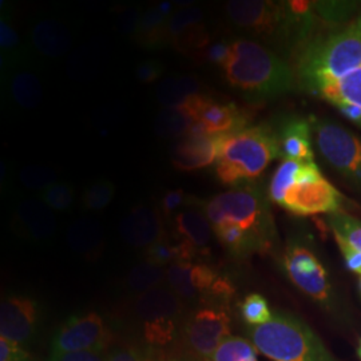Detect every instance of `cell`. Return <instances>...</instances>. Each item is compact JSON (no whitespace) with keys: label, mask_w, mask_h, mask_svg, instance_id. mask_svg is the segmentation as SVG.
<instances>
[{"label":"cell","mask_w":361,"mask_h":361,"mask_svg":"<svg viewBox=\"0 0 361 361\" xmlns=\"http://www.w3.org/2000/svg\"><path fill=\"white\" fill-rule=\"evenodd\" d=\"M222 68L228 83L250 101L277 98L295 87L289 65L255 40H233Z\"/></svg>","instance_id":"cell-1"},{"label":"cell","mask_w":361,"mask_h":361,"mask_svg":"<svg viewBox=\"0 0 361 361\" xmlns=\"http://www.w3.org/2000/svg\"><path fill=\"white\" fill-rule=\"evenodd\" d=\"M360 68L361 31L355 23L308 43L300 55L297 75L305 90L320 95Z\"/></svg>","instance_id":"cell-2"},{"label":"cell","mask_w":361,"mask_h":361,"mask_svg":"<svg viewBox=\"0 0 361 361\" xmlns=\"http://www.w3.org/2000/svg\"><path fill=\"white\" fill-rule=\"evenodd\" d=\"M279 155V137L267 125L225 134L216 162L217 178L224 185L237 188L256 180Z\"/></svg>","instance_id":"cell-3"},{"label":"cell","mask_w":361,"mask_h":361,"mask_svg":"<svg viewBox=\"0 0 361 361\" xmlns=\"http://www.w3.org/2000/svg\"><path fill=\"white\" fill-rule=\"evenodd\" d=\"M247 334L271 361H336L310 326L289 313L276 312L271 322L252 326Z\"/></svg>","instance_id":"cell-4"},{"label":"cell","mask_w":361,"mask_h":361,"mask_svg":"<svg viewBox=\"0 0 361 361\" xmlns=\"http://www.w3.org/2000/svg\"><path fill=\"white\" fill-rule=\"evenodd\" d=\"M225 10L235 26L265 38L295 37L305 40L310 34L307 20L293 13L288 1L232 0L226 3Z\"/></svg>","instance_id":"cell-5"},{"label":"cell","mask_w":361,"mask_h":361,"mask_svg":"<svg viewBox=\"0 0 361 361\" xmlns=\"http://www.w3.org/2000/svg\"><path fill=\"white\" fill-rule=\"evenodd\" d=\"M133 308L142 323L145 340L154 347H166L176 338L185 301L169 286H159L135 297Z\"/></svg>","instance_id":"cell-6"},{"label":"cell","mask_w":361,"mask_h":361,"mask_svg":"<svg viewBox=\"0 0 361 361\" xmlns=\"http://www.w3.org/2000/svg\"><path fill=\"white\" fill-rule=\"evenodd\" d=\"M225 222L241 226L256 243L258 250L271 245L273 224L271 213L262 193L256 188H233L214 197ZM224 222V224H225Z\"/></svg>","instance_id":"cell-7"},{"label":"cell","mask_w":361,"mask_h":361,"mask_svg":"<svg viewBox=\"0 0 361 361\" xmlns=\"http://www.w3.org/2000/svg\"><path fill=\"white\" fill-rule=\"evenodd\" d=\"M168 286L183 301L221 305L233 296V285L205 262L178 261L166 268Z\"/></svg>","instance_id":"cell-8"},{"label":"cell","mask_w":361,"mask_h":361,"mask_svg":"<svg viewBox=\"0 0 361 361\" xmlns=\"http://www.w3.org/2000/svg\"><path fill=\"white\" fill-rule=\"evenodd\" d=\"M341 204V194L325 180L314 161H304L296 182L285 193L281 207L295 216H313L338 213Z\"/></svg>","instance_id":"cell-9"},{"label":"cell","mask_w":361,"mask_h":361,"mask_svg":"<svg viewBox=\"0 0 361 361\" xmlns=\"http://www.w3.org/2000/svg\"><path fill=\"white\" fill-rule=\"evenodd\" d=\"M316 146L324 159L361 192V138L335 122L312 123Z\"/></svg>","instance_id":"cell-10"},{"label":"cell","mask_w":361,"mask_h":361,"mask_svg":"<svg viewBox=\"0 0 361 361\" xmlns=\"http://www.w3.org/2000/svg\"><path fill=\"white\" fill-rule=\"evenodd\" d=\"M231 314L225 305L204 304L182 324L183 345L195 359L210 361L219 345L231 337Z\"/></svg>","instance_id":"cell-11"},{"label":"cell","mask_w":361,"mask_h":361,"mask_svg":"<svg viewBox=\"0 0 361 361\" xmlns=\"http://www.w3.org/2000/svg\"><path fill=\"white\" fill-rule=\"evenodd\" d=\"M113 336L104 317L87 312L68 317L52 337L51 353L104 352Z\"/></svg>","instance_id":"cell-12"},{"label":"cell","mask_w":361,"mask_h":361,"mask_svg":"<svg viewBox=\"0 0 361 361\" xmlns=\"http://www.w3.org/2000/svg\"><path fill=\"white\" fill-rule=\"evenodd\" d=\"M284 265L288 277L305 295L319 302L329 300L331 285L328 274L310 247L290 244L285 252Z\"/></svg>","instance_id":"cell-13"},{"label":"cell","mask_w":361,"mask_h":361,"mask_svg":"<svg viewBox=\"0 0 361 361\" xmlns=\"http://www.w3.org/2000/svg\"><path fill=\"white\" fill-rule=\"evenodd\" d=\"M209 134H231L247 128V118L233 102H219L207 94H198L180 106Z\"/></svg>","instance_id":"cell-14"},{"label":"cell","mask_w":361,"mask_h":361,"mask_svg":"<svg viewBox=\"0 0 361 361\" xmlns=\"http://www.w3.org/2000/svg\"><path fill=\"white\" fill-rule=\"evenodd\" d=\"M38 319V302L34 298L7 296L0 305V337L23 345L35 334Z\"/></svg>","instance_id":"cell-15"},{"label":"cell","mask_w":361,"mask_h":361,"mask_svg":"<svg viewBox=\"0 0 361 361\" xmlns=\"http://www.w3.org/2000/svg\"><path fill=\"white\" fill-rule=\"evenodd\" d=\"M119 233L128 245L147 249L166 237L164 214L146 204H137L122 219Z\"/></svg>","instance_id":"cell-16"},{"label":"cell","mask_w":361,"mask_h":361,"mask_svg":"<svg viewBox=\"0 0 361 361\" xmlns=\"http://www.w3.org/2000/svg\"><path fill=\"white\" fill-rule=\"evenodd\" d=\"M224 135L225 134H205L180 138L170 152L173 166L180 171H195L217 162Z\"/></svg>","instance_id":"cell-17"},{"label":"cell","mask_w":361,"mask_h":361,"mask_svg":"<svg viewBox=\"0 0 361 361\" xmlns=\"http://www.w3.org/2000/svg\"><path fill=\"white\" fill-rule=\"evenodd\" d=\"M173 226L178 241L192 246L200 255L207 252L213 226L202 207H185L180 209L173 219Z\"/></svg>","instance_id":"cell-18"},{"label":"cell","mask_w":361,"mask_h":361,"mask_svg":"<svg viewBox=\"0 0 361 361\" xmlns=\"http://www.w3.org/2000/svg\"><path fill=\"white\" fill-rule=\"evenodd\" d=\"M15 219L27 235L35 240L51 237L56 229V219L51 209L40 198H26L15 210Z\"/></svg>","instance_id":"cell-19"},{"label":"cell","mask_w":361,"mask_h":361,"mask_svg":"<svg viewBox=\"0 0 361 361\" xmlns=\"http://www.w3.org/2000/svg\"><path fill=\"white\" fill-rule=\"evenodd\" d=\"M320 97L335 104L349 121L361 126V68L326 87Z\"/></svg>","instance_id":"cell-20"},{"label":"cell","mask_w":361,"mask_h":361,"mask_svg":"<svg viewBox=\"0 0 361 361\" xmlns=\"http://www.w3.org/2000/svg\"><path fill=\"white\" fill-rule=\"evenodd\" d=\"M280 155L285 159L313 161L314 154L310 141V125L301 118L289 119L277 134Z\"/></svg>","instance_id":"cell-21"},{"label":"cell","mask_w":361,"mask_h":361,"mask_svg":"<svg viewBox=\"0 0 361 361\" xmlns=\"http://www.w3.org/2000/svg\"><path fill=\"white\" fill-rule=\"evenodd\" d=\"M31 42L42 55L56 59L63 56L71 47L68 28L55 19H44L31 31Z\"/></svg>","instance_id":"cell-22"},{"label":"cell","mask_w":361,"mask_h":361,"mask_svg":"<svg viewBox=\"0 0 361 361\" xmlns=\"http://www.w3.org/2000/svg\"><path fill=\"white\" fill-rule=\"evenodd\" d=\"M67 241L78 255L92 259L104 249V229L94 219H79L68 228Z\"/></svg>","instance_id":"cell-23"},{"label":"cell","mask_w":361,"mask_h":361,"mask_svg":"<svg viewBox=\"0 0 361 361\" xmlns=\"http://www.w3.org/2000/svg\"><path fill=\"white\" fill-rule=\"evenodd\" d=\"M201 83L190 75H176L164 79L155 89V98L164 107H180L194 95L201 94Z\"/></svg>","instance_id":"cell-24"},{"label":"cell","mask_w":361,"mask_h":361,"mask_svg":"<svg viewBox=\"0 0 361 361\" xmlns=\"http://www.w3.org/2000/svg\"><path fill=\"white\" fill-rule=\"evenodd\" d=\"M170 16L159 10L158 6L149 7L142 15L141 25L135 35V42L145 49H162L170 43L168 25Z\"/></svg>","instance_id":"cell-25"},{"label":"cell","mask_w":361,"mask_h":361,"mask_svg":"<svg viewBox=\"0 0 361 361\" xmlns=\"http://www.w3.org/2000/svg\"><path fill=\"white\" fill-rule=\"evenodd\" d=\"M13 102L23 110H35L43 101V89L39 78L28 70L15 71L8 83Z\"/></svg>","instance_id":"cell-26"},{"label":"cell","mask_w":361,"mask_h":361,"mask_svg":"<svg viewBox=\"0 0 361 361\" xmlns=\"http://www.w3.org/2000/svg\"><path fill=\"white\" fill-rule=\"evenodd\" d=\"M193 119L180 107H164L155 116V134L161 138H183L186 137Z\"/></svg>","instance_id":"cell-27"},{"label":"cell","mask_w":361,"mask_h":361,"mask_svg":"<svg viewBox=\"0 0 361 361\" xmlns=\"http://www.w3.org/2000/svg\"><path fill=\"white\" fill-rule=\"evenodd\" d=\"M165 281L166 268L143 261L129 271L126 277V286L131 292L142 295L149 290H153L155 288L162 286V283Z\"/></svg>","instance_id":"cell-28"},{"label":"cell","mask_w":361,"mask_h":361,"mask_svg":"<svg viewBox=\"0 0 361 361\" xmlns=\"http://www.w3.org/2000/svg\"><path fill=\"white\" fill-rule=\"evenodd\" d=\"M221 245L235 255H245L258 250L255 240L247 233L233 222H225L217 228H213Z\"/></svg>","instance_id":"cell-29"},{"label":"cell","mask_w":361,"mask_h":361,"mask_svg":"<svg viewBox=\"0 0 361 361\" xmlns=\"http://www.w3.org/2000/svg\"><path fill=\"white\" fill-rule=\"evenodd\" d=\"M302 162L304 161L284 159L276 169L269 186V198L273 202L281 205L286 190L296 182Z\"/></svg>","instance_id":"cell-30"},{"label":"cell","mask_w":361,"mask_h":361,"mask_svg":"<svg viewBox=\"0 0 361 361\" xmlns=\"http://www.w3.org/2000/svg\"><path fill=\"white\" fill-rule=\"evenodd\" d=\"M210 361H258L256 347L241 337H228Z\"/></svg>","instance_id":"cell-31"},{"label":"cell","mask_w":361,"mask_h":361,"mask_svg":"<svg viewBox=\"0 0 361 361\" xmlns=\"http://www.w3.org/2000/svg\"><path fill=\"white\" fill-rule=\"evenodd\" d=\"M116 195V185L110 180H95L82 194V207L91 212L104 210L111 204Z\"/></svg>","instance_id":"cell-32"},{"label":"cell","mask_w":361,"mask_h":361,"mask_svg":"<svg viewBox=\"0 0 361 361\" xmlns=\"http://www.w3.org/2000/svg\"><path fill=\"white\" fill-rule=\"evenodd\" d=\"M328 225L335 235L341 237L348 244L361 252V221L343 212L329 214Z\"/></svg>","instance_id":"cell-33"},{"label":"cell","mask_w":361,"mask_h":361,"mask_svg":"<svg viewBox=\"0 0 361 361\" xmlns=\"http://www.w3.org/2000/svg\"><path fill=\"white\" fill-rule=\"evenodd\" d=\"M19 180L26 189L43 192L58 182V174L49 166L30 165L19 171Z\"/></svg>","instance_id":"cell-34"},{"label":"cell","mask_w":361,"mask_h":361,"mask_svg":"<svg viewBox=\"0 0 361 361\" xmlns=\"http://www.w3.org/2000/svg\"><path fill=\"white\" fill-rule=\"evenodd\" d=\"M40 200L51 210L65 212L74 204L75 189L67 182H56L42 192Z\"/></svg>","instance_id":"cell-35"},{"label":"cell","mask_w":361,"mask_h":361,"mask_svg":"<svg viewBox=\"0 0 361 361\" xmlns=\"http://www.w3.org/2000/svg\"><path fill=\"white\" fill-rule=\"evenodd\" d=\"M241 314L246 323L258 326L271 322L273 313L269 310L267 300L257 293L247 295L241 304Z\"/></svg>","instance_id":"cell-36"},{"label":"cell","mask_w":361,"mask_h":361,"mask_svg":"<svg viewBox=\"0 0 361 361\" xmlns=\"http://www.w3.org/2000/svg\"><path fill=\"white\" fill-rule=\"evenodd\" d=\"M231 43L232 42H228V40H219V42L210 43L195 61L224 67L231 51Z\"/></svg>","instance_id":"cell-37"},{"label":"cell","mask_w":361,"mask_h":361,"mask_svg":"<svg viewBox=\"0 0 361 361\" xmlns=\"http://www.w3.org/2000/svg\"><path fill=\"white\" fill-rule=\"evenodd\" d=\"M165 74V66L155 59H145L135 68V77L142 85H153Z\"/></svg>","instance_id":"cell-38"},{"label":"cell","mask_w":361,"mask_h":361,"mask_svg":"<svg viewBox=\"0 0 361 361\" xmlns=\"http://www.w3.org/2000/svg\"><path fill=\"white\" fill-rule=\"evenodd\" d=\"M193 198H189L185 190L182 189H174V190H169L164 195L162 201H161V210L162 214L165 217H170L174 212L180 210V207H188L193 202Z\"/></svg>","instance_id":"cell-39"},{"label":"cell","mask_w":361,"mask_h":361,"mask_svg":"<svg viewBox=\"0 0 361 361\" xmlns=\"http://www.w3.org/2000/svg\"><path fill=\"white\" fill-rule=\"evenodd\" d=\"M20 40L16 34V30L10 23L8 18L3 13L0 20V47L3 51L13 52L19 49Z\"/></svg>","instance_id":"cell-40"},{"label":"cell","mask_w":361,"mask_h":361,"mask_svg":"<svg viewBox=\"0 0 361 361\" xmlns=\"http://www.w3.org/2000/svg\"><path fill=\"white\" fill-rule=\"evenodd\" d=\"M0 361H32L23 345L0 337Z\"/></svg>","instance_id":"cell-41"},{"label":"cell","mask_w":361,"mask_h":361,"mask_svg":"<svg viewBox=\"0 0 361 361\" xmlns=\"http://www.w3.org/2000/svg\"><path fill=\"white\" fill-rule=\"evenodd\" d=\"M336 241H337V245L340 247L344 259H345V264L348 267L349 271L356 273V274H360L361 276V252L357 250L356 247L348 244L345 240H343L341 237L335 235Z\"/></svg>","instance_id":"cell-42"},{"label":"cell","mask_w":361,"mask_h":361,"mask_svg":"<svg viewBox=\"0 0 361 361\" xmlns=\"http://www.w3.org/2000/svg\"><path fill=\"white\" fill-rule=\"evenodd\" d=\"M143 13L140 8H128L119 16V27L123 34L133 35L135 38L141 25Z\"/></svg>","instance_id":"cell-43"},{"label":"cell","mask_w":361,"mask_h":361,"mask_svg":"<svg viewBox=\"0 0 361 361\" xmlns=\"http://www.w3.org/2000/svg\"><path fill=\"white\" fill-rule=\"evenodd\" d=\"M49 361H107L104 352H73V353H51Z\"/></svg>","instance_id":"cell-44"},{"label":"cell","mask_w":361,"mask_h":361,"mask_svg":"<svg viewBox=\"0 0 361 361\" xmlns=\"http://www.w3.org/2000/svg\"><path fill=\"white\" fill-rule=\"evenodd\" d=\"M107 361H149L142 350L134 347H118L107 353Z\"/></svg>","instance_id":"cell-45"},{"label":"cell","mask_w":361,"mask_h":361,"mask_svg":"<svg viewBox=\"0 0 361 361\" xmlns=\"http://www.w3.org/2000/svg\"><path fill=\"white\" fill-rule=\"evenodd\" d=\"M356 26L359 27V30H360V31H361V15H360V18H359V19H357V22H356Z\"/></svg>","instance_id":"cell-46"},{"label":"cell","mask_w":361,"mask_h":361,"mask_svg":"<svg viewBox=\"0 0 361 361\" xmlns=\"http://www.w3.org/2000/svg\"><path fill=\"white\" fill-rule=\"evenodd\" d=\"M161 361H182V360H177V359H170V360H161Z\"/></svg>","instance_id":"cell-47"},{"label":"cell","mask_w":361,"mask_h":361,"mask_svg":"<svg viewBox=\"0 0 361 361\" xmlns=\"http://www.w3.org/2000/svg\"><path fill=\"white\" fill-rule=\"evenodd\" d=\"M359 356L361 357V344H360V348H359Z\"/></svg>","instance_id":"cell-48"},{"label":"cell","mask_w":361,"mask_h":361,"mask_svg":"<svg viewBox=\"0 0 361 361\" xmlns=\"http://www.w3.org/2000/svg\"><path fill=\"white\" fill-rule=\"evenodd\" d=\"M360 286H361V276H360Z\"/></svg>","instance_id":"cell-49"}]
</instances>
